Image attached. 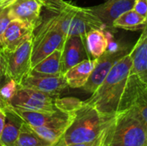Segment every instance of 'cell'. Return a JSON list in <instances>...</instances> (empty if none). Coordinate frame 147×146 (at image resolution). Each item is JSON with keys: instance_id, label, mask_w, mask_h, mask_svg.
I'll return each mask as SVG.
<instances>
[{"instance_id": "cell-1", "label": "cell", "mask_w": 147, "mask_h": 146, "mask_svg": "<svg viewBox=\"0 0 147 146\" xmlns=\"http://www.w3.org/2000/svg\"><path fill=\"white\" fill-rule=\"evenodd\" d=\"M115 114L101 113L94 106L84 101L74 112L70 126L56 146H65L97 139L103 135Z\"/></svg>"}, {"instance_id": "cell-2", "label": "cell", "mask_w": 147, "mask_h": 146, "mask_svg": "<svg viewBox=\"0 0 147 146\" xmlns=\"http://www.w3.org/2000/svg\"><path fill=\"white\" fill-rule=\"evenodd\" d=\"M42 3L43 8L56 18L66 36H85L90 30L105 28L90 8L78 7L65 0H42Z\"/></svg>"}, {"instance_id": "cell-3", "label": "cell", "mask_w": 147, "mask_h": 146, "mask_svg": "<svg viewBox=\"0 0 147 146\" xmlns=\"http://www.w3.org/2000/svg\"><path fill=\"white\" fill-rule=\"evenodd\" d=\"M131 68L132 59L127 53L115 65L102 84L85 102L94 106L101 113L115 114L118 110Z\"/></svg>"}, {"instance_id": "cell-4", "label": "cell", "mask_w": 147, "mask_h": 146, "mask_svg": "<svg viewBox=\"0 0 147 146\" xmlns=\"http://www.w3.org/2000/svg\"><path fill=\"white\" fill-rule=\"evenodd\" d=\"M102 146H147V126L127 111H118L103 134Z\"/></svg>"}, {"instance_id": "cell-5", "label": "cell", "mask_w": 147, "mask_h": 146, "mask_svg": "<svg viewBox=\"0 0 147 146\" xmlns=\"http://www.w3.org/2000/svg\"><path fill=\"white\" fill-rule=\"evenodd\" d=\"M66 35L62 32L56 18L50 15L42 17L32 36L31 67L57 49H63Z\"/></svg>"}, {"instance_id": "cell-6", "label": "cell", "mask_w": 147, "mask_h": 146, "mask_svg": "<svg viewBox=\"0 0 147 146\" xmlns=\"http://www.w3.org/2000/svg\"><path fill=\"white\" fill-rule=\"evenodd\" d=\"M118 111L131 113L147 126V83L139 76L129 75Z\"/></svg>"}, {"instance_id": "cell-7", "label": "cell", "mask_w": 147, "mask_h": 146, "mask_svg": "<svg viewBox=\"0 0 147 146\" xmlns=\"http://www.w3.org/2000/svg\"><path fill=\"white\" fill-rule=\"evenodd\" d=\"M57 97L18 85L16 91L9 100V103L13 108L18 109L53 113L59 110L57 108L55 103Z\"/></svg>"}, {"instance_id": "cell-8", "label": "cell", "mask_w": 147, "mask_h": 146, "mask_svg": "<svg viewBox=\"0 0 147 146\" xmlns=\"http://www.w3.org/2000/svg\"><path fill=\"white\" fill-rule=\"evenodd\" d=\"M33 36V35H32ZM7 74L17 85L31 72L32 37L11 52H5Z\"/></svg>"}, {"instance_id": "cell-9", "label": "cell", "mask_w": 147, "mask_h": 146, "mask_svg": "<svg viewBox=\"0 0 147 146\" xmlns=\"http://www.w3.org/2000/svg\"><path fill=\"white\" fill-rule=\"evenodd\" d=\"M127 53H129L128 48L108 49L97 59V62L93 71L82 89L88 93L93 94L104 81L115 65Z\"/></svg>"}, {"instance_id": "cell-10", "label": "cell", "mask_w": 147, "mask_h": 146, "mask_svg": "<svg viewBox=\"0 0 147 146\" xmlns=\"http://www.w3.org/2000/svg\"><path fill=\"white\" fill-rule=\"evenodd\" d=\"M19 86L39 90L53 96H59L61 92L68 87L64 75H39L29 73Z\"/></svg>"}, {"instance_id": "cell-11", "label": "cell", "mask_w": 147, "mask_h": 146, "mask_svg": "<svg viewBox=\"0 0 147 146\" xmlns=\"http://www.w3.org/2000/svg\"><path fill=\"white\" fill-rule=\"evenodd\" d=\"M91 59L85 43V36H66L62 49V72L63 74L77 64Z\"/></svg>"}, {"instance_id": "cell-12", "label": "cell", "mask_w": 147, "mask_h": 146, "mask_svg": "<svg viewBox=\"0 0 147 146\" xmlns=\"http://www.w3.org/2000/svg\"><path fill=\"white\" fill-rule=\"evenodd\" d=\"M42 0H17L10 7L9 12L11 19H16L35 28L41 22Z\"/></svg>"}, {"instance_id": "cell-13", "label": "cell", "mask_w": 147, "mask_h": 146, "mask_svg": "<svg viewBox=\"0 0 147 146\" xmlns=\"http://www.w3.org/2000/svg\"><path fill=\"white\" fill-rule=\"evenodd\" d=\"M135 0H109L90 9L105 28H113L114 22L122 14L132 9Z\"/></svg>"}, {"instance_id": "cell-14", "label": "cell", "mask_w": 147, "mask_h": 146, "mask_svg": "<svg viewBox=\"0 0 147 146\" xmlns=\"http://www.w3.org/2000/svg\"><path fill=\"white\" fill-rule=\"evenodd\" d=\"M34 28L25 22L13 19L2 36L3 51L11 52L17 48L25 40L32 37Z\"/></svg>"}, {"instance_id": "cell-15", "label": "cell", "mask_w": 147, "mask_h": 146, "mask_svg": "<svg viewBox=\"0 0 147 146\" xmlns=\"http://www.w3.org/2000/svg\"><path fill=\"white\" fill-rule=\"evenodd\" d=\"M129 54L132 59L129 75H137L147 83V26L142 30L141 35Z\"/></svg>"}, {"instance_id": "cell-16", "label": "cell", "mask_w": 147, "mask_h": 146, "mask_svg": "<svg viewBox=\"0 0 147 146\" xmlns=\"http://www.w3.org/2000/svg\"><path fill=\"white\" fill-rule=\"evenodd\" d=\"M97 62V59H88L72 66L64 73L68 87L83 88L87 83Z\"/></svg>"}, {"instance_id": "cell-17", "label": "cell", "mask_w": 147, "mask_h": 146, "mask_svg": "<svg viewBox=\"0 0 147 146\" xmlns=\"http://www.w3.org/2000/svg\"><path fill=\"white\" fill-rule=\"evenodd\" d=\"M73 114L74 112L52 123L38 127H33V129L42 138L53 143L56 146L61 139V138L63 137V135L65 134L68 126H70L73 118Z\"/></svg>"}, {"instance_id": "cell-18", "label": "cell", "mask_w": 147, "mask_h": 146, "mask_svg": "<svg viewBox=\"0 0 147 146\" xmlns=\"http://www.w3.org/2000/svg\"><path fill=\"white\" fill-rule=\"evenodd\" d=\"M16 113L29 126L32 127L41 126L49 123H52L57 120H59L66 115H69L72 113H67L61 110H58L53 113H46V112H35L29 110H23L13 108ZM75 112V111H74Z\"/></svg>"}, {"instance_id": "cell-19", "label": "cell", "mask_w": 147, "mask_h": 146, "mask_svg": "<svg viewBox=\"0 0 147 146\" xmlns=\"http://www.w3.org/2000/svg\"><path fill=\"white\" fill-rule=\"evenodd\" d=\"M24 120L16 113L13 107L6 111L4 126L0 137V145L3 146H15L20 128Z\"/></svg>"}, {"instance_id": "cell-20", "label": "cell", "mask_w": 147, "mask_h": 146, "mask_svg": "<svg viewBox=\"0 0 147 146\" xmlns=\"http://www.w3.org/2000/svg\"><path fill=\"white\" fill-rule=\"evenodd\" d=\"M30 73L39 75H64L62 72V49H57L35 65Z\"/></svg>"}, {"instance_id": "cell-21", "label": "cell", "mask_w": 147, "mask_h": 146, "mask_svg": "<svg viewBox=\"0 0 147 146\" xmlns=\"http://www.w3.org/2000/svg\"><path fill=\"white\" fill-rule=\"evenodd\" d=\"M85 43L87 50L91 59H98L108 49L109 40L103 29L96 28L90 30L85 34Z\"/></svg>"}, {"instance_id": "cell-22", "label": "cell", "mask_w": 147, "mask_h": 146, "mask_svg": "<svg viewBox=\"0 0 147 146\" xmlns=\"http://www.w3.org/2000/svg\"><path fill=\"white\" fill-rule=\"evenodd\" d=\"M146 26V19L139 15L134 9L122 14L113 23V28L131 31L143 30Z\"/></svg>"}, {"instance_id": "cell-23", "label": "cell", "mask_w": 147, "mask_h": 146, "mask_svg": "<svg viewBox=\"0 0 147 146\" xmlns=\"http://www.w3.org/2000/svg\"><path fill=\"white\" fill-rule=\"evenodd\" d=\"M15 146H55L38 134L31 126L22 123Z\"/></svg>"}, {"instance_id": "cell-24", "label": "cell", "mask_w": 147, "mask_h": 146, "mask_svg": "<svg viewBox=\"0 0 147 146\" xmlns=\"http://www.w3.org/2000/svg\"><path fill=\"white\" fill-rule=\"evenodd\" d=\"M56 107L58 109L67 112V113H72L76 111L83 103V101L75 98V97H63L60 98L58 96L55 101Z\"/></svg>"}, {"instance_id": "cell-25", "label": "cell", "mask_w": 147, "mask_h": 146, "mask_svg": "<svg viewBox=\"0 0 147 146\" xmlns=\"http://www.w3.org/2000/svg\"><path fill=\"white\" fill-rule=\"evenodd\" d=\"M10 79L7 74L5 52L3 50H0V89Z\"/></svg>"}, {"instance_id": "cell-26", "label": "cell", "mask_w": 147, "mask_h": 146, "mask_svg": "<svg viewBox=\"0 0 147 146\" xmlns=\"http://www.w3.org/2000/svg\"><path fill=\"white\" fill-rule=\"evenodd\" d=\"M17 87H18V85L13 80L10 79L0 89V91L2 93V95L3 96V97L5 99H7L9 102V100L11 99V97L16 91Z\"/></svg>"}, {"instance_id": "cell-27", "label": "cell", "mask_w": 147, "mask_h": 146, "mask_svg": "<svg viewBox=\"0 0 147 146\" xmlns=\"http://www.w3.org/2000/svg\"><path fill=\"white\" fill-rule=\"evenodd\" d=\"M11 20L12 19L9 15V8L3 9L0 12V37H1V39H2V36H3L5 29L7 28L9 22H11Z\"/></svg>"}, {"instance_id": "cell-28", "label": "cell", "mask_w": 147, "mask_h": 146, "mask_svg": "<svg viewBox=\"0 0 147 146\" xmlns=\"http://www.w3.org/2000/svg\"><path fill=\"white\" fill-rule=\"evenodd\" d=\"M133 9L147 20V0H135Z\"/></svg>"}, {"instance_id": "cell-29", "label": "cell", "mask_w": 147, "mask_h": 146, "mask_svg": "<svg viewBox=\"0 0 147 146\" xmlns=\"http://www.w3.org/2000/svg\"><path fill=\"white\" fill-rule=\"evenodd\" d=\"M104 134V133H103ZM103 143V135L98 138L96 140L90 141V142H84V143H77V144H71L65 146H102Z\"/></svg>"}, {"instance_id": "cell-30", "label": "cell", "mask_w": 147, "mask_h": 146, "mask_svg": "<svg viewBox=\"0 0 147 146\" xmlns=\"http://www.w3.org/2000/svg\"><path fill=\"white\" fill-rule=\"evenodd\" d=\"M11 108H12V106L10 105L9 101L3 97V96L2 95L0 91V109H3L4 111H9Z\"/></svg>"}, {"instance_id": "cell-31", "label": "cell", "mask_w": 147, "mask_h": 146, "mask_svg": "<svg viewBox=\"0 0 147 146\" xmlns=\"http://www.w3.org/2000/svg\"><path fill=\"white\" fill-rule=\"evenodd\" d=\"M5 117H6V111L0 109V137L2 134V131L4 126V122H5Z\"/></svg>"}, {"instance_id": "cell-32", "label": "cell", "mask_w": 147, "mask_h": 146, "mask_svg": "<svg viewBox=\"0 0 147 146\" xmlns=\"http://www.w3.org/2000/svg\"><path fill=\"white\" fill-rule=\"evenodd\" d=\"M17 0H0V9H5L10 7Z\"/></svg>"}, {"instance_id": "cell-33", "label": "cell", "mask_w": 147, "mask_h": 146, "mask_svg": "<svg viewBox=\"0 0 147 146\" xmlns=\"http://www.w3.org/2000/svg\"><path fill=\"white\" fill-rule=\"evenodd\" d=\"M0 50H3V45H2V39H1V37H0Z\"/></svg>"}, {"instance_id": "cell-34", "label": "cell", "mask_w": 147, "mask_h": 146, "mask_svg": "<svg viewBox=\"0 0 147 146\" xmlns=\"http://www.w3.org/2000/svg\"><path fill=\"white\" fill-rule=\"evenodd\" d=\"M1 10H2V9H0V12H1Z\"/></svg>"}, {"instance_id": "cell-35", "label": "cell", "mask_w": 147, "mask_h": 146, "mask_svg": "<svg viewBox=\"0 0 147 146\" xmlns=\"http://www.w3.org/2000/svg\"><path fill=\"white\" fill-rule=\"evenodd\" d=\"M0 146H3V145H0Z\"/></svg>"}, {"instance_id": "cell-36", "label": "cell", "mask_w": 147, "mask_h": 146, "mask_svg": "<svg viewBox=\"0 0 147 146\" xmlns=\"http://www.w3.org/2000/svg\"><path fill=\"white\" fill-rule=\"evenodd\" d=\"M105 1H109V0H105Z\"/></svg>"}, {"instance_id": "cell-37", "label": "cell", "mask_w": 147, "mask_h": 146, "mask_svg": "<svg viewBox=\"0 0 147 146\" xmlns=\"http://www.w3.org/2000/svg\"><path fill=\"white\" fill-rule=\"evenodd\" d=\"M62 146H64V145H62Z\"/></svg>"}]
</instances>
